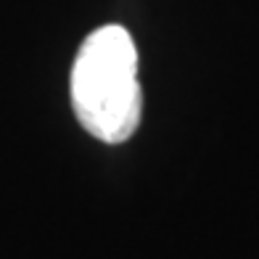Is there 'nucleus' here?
Returning <instances> with one entry per match:
<instances>
[{"instance_id":"f257e3e1","label":"nucleus","mask_w":259,"mask_h":259,"mask_svg":"<svg viewBox=\"0 0 259 259\" xmlns=\"http://www.w3.org/2000/svg\"><path fill=\"white\" fill-rule=\"evenodd\" d=\"M72 106L79 124L103 143H124L143 116L138 51L119 24L90 32L72 66Z\"/></svg>"}]
</instances>
